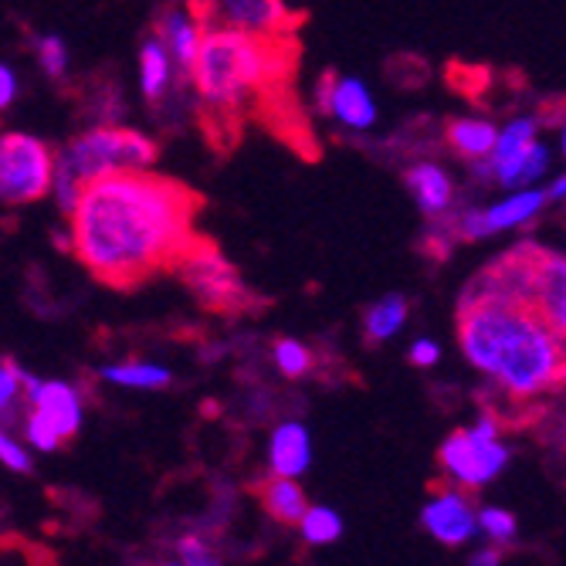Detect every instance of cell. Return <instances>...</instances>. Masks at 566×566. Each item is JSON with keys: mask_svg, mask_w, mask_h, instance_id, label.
Returning <instances> with one entry per match:
<instances>
[{"mask_svg": "<svg viewBox=\"0 0 566 566\" xmlns=\"http://www.w3.org/2000/svg\"><path fill=\"white\" fill-rule=\"evenodd\" d=\"M203 197L184 180L119 170L82 187L72 221L78 265L106 289L136 292L174 272L197 241Z\"/></svg>", "mask_w": 566, "mask_h": 566, "instance_id": "cell-1", "label": "cell"}, {"mask_svg": "<svg viewBox=\"0 0 566 566\" xmlns=\"http://www.w3.org/2000/svg\"><path fill=\"white\" fill-rule=\"evenodd\" d=\"M298 59V34L200 31L190 85L200 102L197 123L218 153H228L241 139L248 119H259L302 157H319L295 95Z\"/></svg>", "mask_w": 566, "mask_h": 566, "instance_id": "cell-2", "label": "cell"}, {"mask_svg": "<svg viewBox=\"0 0 566 566\" xmlns=\"http://www.w3.org/2000/svg\"><path fill=\"white\" fill-rule=\"evenodd\" d=\"M458 343L472 367L489 374L516 400H533L563 387V333H556L530 302L465 289L458 302Z\"/></svg>", "mask_w": 566, "mask_h": 566, "instance_id": "cell-3", "label": "cell"}, {"mask_svg": "<svg viewBox=\"0 0 566 566\" xmlns=\"http://www.w3.org/2000/svg\"><path fill=\"white\" fill-rule=\"evenodd\" d=\"M160 157V143L126 126H95L75 136L59 157L51 187L59 193V208L72 214L82 187L95 177L119 174V170H146Z\"/></svg>", "mask_w": 566, "mask_h": 566, "instance_id": "cell-4", "label": "cell"}, {"mask_svg": "<svg viewBox=\"0 0 566 566\" xmlns=\"http://www.w3.org/2000/svg\"><path fill=\"white\" fill-rule=\"evenodd\" d=\"M180 282L193 292V298L218 316H244L251 313V289L241 282L238 269L224 259L221 248L211 238H200L190 244V251L174 269Z\"/></svg>", "mask_w": 566, "mask_h": 566, "instance_id": "cell-5", "label": "cell"}, {"mask_svg": "<svg viewBox=\"0 0 566 566\" xmlns=\"http://www.w3.org/2000/svg\"><path fill=\"white\" fill-rule=\"evenodd\" d=\"M197 31H244V34H298L305 11L289 0H184Z\"/></svg>", "mask_w": 566, "mask_h": 566, "instance_id": "cell-6", "label": "cell"}, {"mask_svg": "<svg viewBox=\"0 0 566 566\" xmlns=\"http://www.w3.org/2000/svg\"><path fill=\"white\" fill-rule=\"evenodd\" d=\"M55 149L28 133H0V203H34L51 190Z\"/></svg>", "mask_w": 566, "mask_h": 566, "instance_id": "cell-7", "label": "cell"}, {"mask_svg": "<svg viewBox=\"0 0 566 566\" xmlns=\"http://www.w3.org/2000/svg\"><path fill=\"white\" fill-rule=\"evenodd\" d=\"M441 465L444 472L461 482V485H485L489 479H495L505 461L509 451L499 441H479L472 431H454L444 444H441Z\"/></svg>", "mask_w": 566, "mask_h": 566, "instance_id": "cell-8", "label": "cell"}, {"mask_svg": "<svg viewBox=\"0 0 566 566\" xmlns=\"http://www.w3.org/2000/svg\"><path fill=\"white\" fill-rule=\"evenodd\" d=\"M153 38L167 51L177 82H190V65L197 59V44H200L197 24L177 4H164L157 18H153Z\"/></svg>", "mask_w": 566, "mask_h": 566, "instance_id": "cell-9", "label": "cell"}, {"mask_svg": "<svg viewBox=\"0 0 566 566\" xmlns=\"http://www.w3.org/2000/svg\"><path fill=\"white\" fill-rule=\"evenodd\" d=\"M28 403L38 410V415L51 424L59 441L75 438L78 424H82V407H78V394L69 384H38L28 394Z\"/></svg>", "mask_w": 566, "mask_h": 566, "instance_id": "cell-10", "label": "cell"}, {"mask_svg": "<svg viewBox=\"0 0 566 566\" xmlns=\"http://www.w3.org/2000/svg\"><path fill=\"white\" fill-rule=\"evenodd\" d=\"M424 530L448 543V546H458L475 536V516L469 502L461 499L458 492H441L428 509H424Z\"/></svg>", "mask_w": 566, "mask_h": 566, "instance_id": "cell-11", "label": "cell"}, {"mask_svg": "<svg viewBox=\"0 0 566 566\" xmlns=\"http://www.w3.org/2000/svg\"><path fill=\"white\" fill-rule=\"evenodd\" d=\"M326 116H336L349 129H370L374 119H377V106H374L370 88L359 82V78H339L336 75V85H333V95H329V113Z\"/></svg>", "mask_w": 566, "mask_h": 566, "instance_id": "cell-12", "label": "cell"}, {"mask_svg": "<svg viewBox=\"0 0 566 566\" xmlns=\"http://www.w3.org/2000/svg\"><path fill=\"white\" fill-rule=\"evenodd\" d=\"M495 136H499V129L489 119H448L444 123V143L451 146L454 157L469 160V164L489 160Z\"/></svg>", "mask_w": 566, "mask_h": 566, "instance_id": "cell-13", "label": "cell"}, {"mask_svg": "<svg viewBox=\"0 0 566 566\" xmlns=\"http://www.w3.org/2000/svg\"><path fill=\"white\" fill-rule=\"evenodd\" d=\"M403 180H407L410 193H415L418 208H421L424 214H444V211L451 208L454 190H451V180H448V174H444L441 167H434V164H418V167H410V170L403 174Z\"/></svg>", "mask_w": 566, "mask_h": 566, "instance_id": "cell-14", "label": "cell"}, {"mask_svg": "<svg viewBox=\"0 0 566 566\" xmlns=\"http://www.w3.org/2000/svg\"><path fill=\"white\" fill-rule=\"evenodd\" d=\"M177 82L174 75V65L167 59V51L160 48L157 38L143 41L139 48V85H143V95L149 106H164V98L170 92V85Z\"/></svg>", "mask_w": 566, "mask_h": 566, "instance_id": "cell-15", "label": "cell"}, {"mask_svg": "<svg viewBox=\"0 0 566 566\" xmlns=\"http://www.w3.org/2000/svg\"><path fill=\"white\" fill-rule=\"evenodd\" d=\"M546 203H549L546 190L512 193L509 200H502V203H495V208L482 211V228H485V234H495V231H505V228L526 224V221H533L546 208Z\"/></svg>", "mask_w": 566, "mask_h": 566, "instance_id": "cell-16", "label": "cell"}, {"mask_svg": "<svg viewBox=\"0 0 566 566\" xmlns=\"http://www.w3.org/2000/svg\"><path fill=\"white\" fill-rule=\"evenodd\" d=\"M259 499H262V505H265V512L272 520H279L282 526H295V523H302V516H305V509H308V502H305V492L292 482V479H265L262 485H259Z\"/></svg>", "mask_w": 566, "mask_h": 566, "instance_id": "cell-17", "label": "cell"}, {"mask_svg": "<svg viewBox=\"0 0 566 566\" xmlns=\"http://www.w3.org/2000/svg\"><path fill=\"white\" fill-rule=\"evenodd\" d=\"M272 469L279 479H295L308 469V434L298 424H282L272 438Z\"/></svg>", "mask_w": 566, "mask_h": 566, "instance_id": "cell-18", "label": "cell"}, {"mask_svg": "<svg viewBox=\"0 0 566 566\" xmlns=\"http://www.w3.org/2000/svg\"><path fill=\"white\" fill-rule=\"evenodd\" d=\"M407 313H410V305L403 295H387L380 298L377 305L367 308V319H364V329H367V343L377 346L384 339H390L403 323H407Z\"/></svg>", "mask_w": 566, "mask_h": 566, "instance_id": "cell-19", "label": "cell"}, {"mask_svg": "<svg viewBox=\"0 0 566 566\" xmlns=\"http://www.w3.org/2000/svg\"><path fill=\"white\" fill-rule=\"evenodd\" d=\"M102 377H109L113 384H123V387H143V390H153V387H167L170 384V374L164 367H149V364H123V367H106Z\"/></svg>", "mask_w": 566, "mask_h": 566, "instance_id": "cell-20", "label": "cell"}, {"mask_svg": "<svg viewBox=\"0 0 566 566\" xmlns=\"http://www.w3.org/2000/svg\"><path fill=\"white\" fill-rule=\"evenodd\" d=\"M302 536L308 539V543H333V539H339V533H343V523H339V516L333 509H305V516H302Z\"/></svg>", "mask_w": 566, "mask_h": 566, "instance_id": "cell-21", "label": "cell"}, {"mask_svg": "<svg viewBox=\"0 0 566 566\" xmlns=\"http://www.w3.org/2000/svg\"><path fill=\"white\" fill-rule=\"evenodd\" d=\"M34 51H38V62L44 69L48 78H65V69H69V48L59 34H41L34 38Z\"/></svg>", "mask_w": 566, "mask_h": 566, "instance_id": "cell-22", "label": "cell"}, {"mask_svg": "<svg viewBox=\"0 0 566 566\" xmlns=\"http://www.w3.org/2000/svg\"><path fill=\"white\" fill-rule=\"evenodd\" d=\"M546 164H549V149H546L543 143H533V146L526 149V157L520 160V167L512 170V177H509L505 187H530L536 177H543Z\"/></svg>", "mask_w": 566, "mask_h": 566, "instance_id": "cell-23", "label": "cell"}, {"mask_svg": "<svg viewBox=\"0 0 566 566\" xmlns=\"http://www.w3.org/2000/svg\"><path fill=\"white\" fill-rule=\"evenodd\" d=\"M275 364L285 377H302L308 370V364H313V356H308V349L295 339H279L275 343Z\"/></svg>", "mask_w": 566, "mask_h": 566, "instance_id": "cell-24", "label": "cell"}, {"mask_svg": "<svg viewBox=\"0 0 566 566\" xmlns=\"http://www.w3.org/2000/svg\"><path fill=\"white\" fill-rule=\"evenodd\" d=\"M177 553H180L184 566H221V556L211 549L208 539H200V536H184L177 543Z\"/></svg>", "mask_w": 566, "mask_h": 566, "instance_id": "cell-25", "label": "cell"}, {"mask_svg": "<svg viewBox=\"0 0 566 566\" xmlns=\"http://www.w3.org/2000/svg\"><path fill=\"white\" fill-rule=\"evenodd\" d=\"M479 523L499 543H512V539H516V520H512L505 509H482V520Z\"/></svg>", "mask_w": 566, "mask_h": 566, "instance_id": "cell-26", "label": "cell"}, {"mask_svg": "<svg viewBox=\"0 0 566 566\" xmlns=\"http://www.w3.org/2000/svg\"><path fill=\"white\" fill-rule=\"evenodd\" d=\"M24 434L34 441V448H41V451H55L59 448V438H55V431H51V424L38 415V410H31V415L24 418Z\"/></svg>", "mask_w": 566, "mask_h": 566, "instance_id": "cell-27", "label": "cell"}, {"mask_svg": "<svg viewBox=\"0 0 566 566\" xmlns=\"http://www.w3.org/2000/svg\"><path fill=\"white\" fill-rule=\"evenodd\" d=\"M0 461H4L8 469H14V472H21V475H28L34 465H31V458L24 454V448L8 434V431H0Z\"/></svg>", "mask_w": 566, "mask_h": 566, "instance_id": "cell-28", "label": "cell"}, {"mask_svg": "<svg viewBox=\"0 0 566 566\" xmlns=\"http://www.w3.org/2000/svg\"><path fill=\"white\" fill-rule=\"evenodd\" d=\"M14 98H18V75L8 65H0V113H8L14 106Z\"/></svg>", "mask_w": 566, "mask_h": 566, "instance_id": "cell-29", "label": "cell"}, {"mask_svg": "<svg viewBox=\"0 0 566 566\" xmlns=\"http://www.w3.org/2000/svg\"><path fill=\"white\" fill-rule=\"evenodd\" d=\"M438 356H441V349L431 339H421V343H415V349H410V364H415V367H434Z\"/></svg>", "mask_w": 566, "mask_h": 566, "instance_id": "cell-30", "label": "cell"}, {"mask_svg": "<svg viewBox=\"0 0 566 566\" xmlns=\"http://www.w3.org/2000/svg\"><path fill=\"white\" fill-rule=\"evenodd\" d=\"M502 563V553L492 546V549H479L475 556H472V566H499Z\"/></svg>", "mask_w": 566, "mask_h": 566, "instance_id": "cell-31", "label": "cell"}]
</instances>
